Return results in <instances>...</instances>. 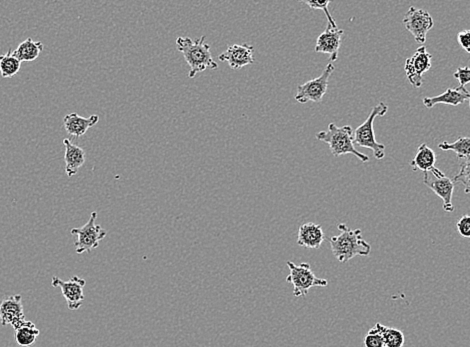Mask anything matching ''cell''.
<instances>
[{
    "mask_svg": "<svg viewBox=\"0 0 470 347\" xmlns=\"http://www.w3.org/2000/svg\"><path fill=\"white\" fill-rule=\"evenodd\" d=\"M42 50V42L33 41V38H29L26 40L22 41L13 54L20 63H31L40 56Z\"/></svg>",
    "mask_w": 470,
    "mask_h": 347,
    "instance_id": "obj_20",
    "label": "cell"
},
{
    "mask_svg": "<svg viewBox=\"0 0 470 347\" xmlns=\"http://www.w3.org/2000/svg\"><path fill=\"white\" fill-rule=\"evenodd\" d=\"M458 45L470 54V31H462L457 34Z\"/></svg>",
    "mask_w": 470,
    "mask_h": 347,
    "instance_id": "obj_30",
    "label": "cell"
},
{
    "mask_svg": "<svg viewBox=\"0 0 470 347\" xmlns=\"http://www.w3.org/2000/svg\"><path fill=\"white\" fill-rule=\"evenodd\" d=\"M325 241V234L321 225L305 223L298 228V244L309 250H318Z\"/></svg>",
    "mask_w": 470,
    "mask_h": 347,
    "instance_id": "obj_15",
    "label": "cell"
},
{
    "mask_svg": "<svg viewBox=\"0 0 470 347\" xmlns=\"http://www.w3.org/2000/svg\"><path fill=\"white\" fill-rule=\"evenodd\" d=\"M382 337L385 347H403L405 337L403 331L394 328H387L382 324Z\"/></svg>",
    "mask_w": 470,
    "mask_h": 347,
    "instance_id": "obj_24",
    "label": "cell"
},
{
    "mask_svg": "<svg viewBox=\"0 0 470 347\" xmlns=\"http://www.w3.org/2000/svg\"><path fill=\"white\" fill-rule=\"evenodd\" d=\"M289 268V275L286 282L291 283L293 287V296L295 298H305L312 287H325L328 282L323 278L317 277L308 264H301L300 266L291 261H287Z\"/></svg>",
    "mask_w": 470,
    "mask_h": 347,
    "instance_id": "obj_5",
    "label": "cell"
},
{
    "mask_svg": "<svg viewBox=\"0 0 470 347\" xmlns=\"http://www.w3.org/2000/svg\"><path fill=\"white\" fill-rule=\"evenodd\" d=\"M458 234L464 239H470V216H463L456 223Z\"/></svg>",
    "mask_w": 470,
    "mask_h": 347,
    "instance_id": "obj_28",
    "label": "cell"
},
{
    "mask_svg": "<svg viewBox=\"0 0 470 347\" xmlns=\"http://www.w3.org/2000/svg\"><path fill=\"white\" fill-rule=\"evenodd\" d=\"M98 120H99V116L97 114H93L90 118H86L79 115L76 113H68L63 118V124H65V129L68 134L75 136V138H79V136L86 134V131L91 127H95Z\"/></svg>",
    "mask_w": 470,
    "mask_h": 347,
    "instance_id": "obj_17",
    "label": "cell"
},
{
    "mask_svg": "<svg viewBox=\"0 0 470 347\" xmlns=\"http://www.w3.org/2000/svg\"><path fill=\"white\" fill-rule=\"evenodd\" d=\"M438 147L444 150V152H453L454 154L457 155L460 161L469 159L470 156V138H467V136H462L453 143L444 141V143H440Z\"/></svg>",
    "mask_w": 470,
    "mask_h": 347,
    "instance_id": "obj_22",
    "label": "cell"
},
{
    "mask_svg": "<svg viewBox=\"0 0 470 347\" xmlns=\"http://www.w3.org/2000/svg\"><path fill=\"white\" fill-rule=\"evenodd\" d=\"M334 70V65L330 63L321 76L298 86V91L294 97L296 102L301 104H307L309 102H316V104L321 102L327 91L330 77L332 76Z\"/></svg>",
    "mask_w": 470,
    "mask_h": 347,
    "instance_id": "obj_7",
    "label": "cell"
},
{
    "mask_svg": "<svg viewBox=\"0 0 470 347\" xmlns=\"http://www.w3.org/2000/svg\"><path fill=\"white\" fill-rule=\"evenodd\" d=\"M86 282L79 276H72L68 282H63L57 276H54L51 285L61 289L67 307L70 310H77L81 307L84 300L83 289Z\"/></svg>",
    "mask_w": 470,
    "mask_h": 347,
    "instance_id": "obj_11",
    "label": "cell"
},
{
    "mask_svg": "<svg viewBox=\"0 0 470 347\" xmlns=\"http://www.w3.org/2000/svg\"><path fill=\"white\" fill-rule=\"evenodd\" d=\"M431 58H432V56L426 51V47H421L416 49L414 56L406 59L405 75L410 83L414 88H421L422 83H423L422 75L430 70Z\"/></svg>",
    "mask_w": 470,
    "mask_h": 347,
    "instance_id": "obj_10",
    "label": "cell"
},
{
    "mask_svg": "<svg viewBox=\"0 0 470 347\" xmlns=\"http://www.w3.org/2000/svg\"><path fill=\"white\" fill-rule=\"evenodd\" d=\"M40 333V331L36 328L35 324L31 321H25L15 328V340L19 346H33Z\"/></svg>",
    "mask_w": 470,
    "mask_h": 347,
    "instance_id": "obj_21",
    "label": "cell"
},
{
    "mask_svg": "<svg viewBox=\"0 0 470 347\" xmlns=\"http://www.w3.org/2000/svg\"><path fill=\"white\" fill-rule=\"evenodd\" d=\"M342 34H343L342 29H333L330 25H327L325 31L317 38L316 52L330 54V63H334L339 57Z\"/></svg>",
    "mask_w": 470,
    "mask_h": 347,
    "instance_id": "obj_14",
    "label": "cell"
},
{
    "mask_svg": "<svg viewBox=\"0 0 470 347\" xmlns=\"http://www.w3.org/2000/svg\"><path fill=\"white\" fill-rule=\"evenodd\" d=\"M253 51L254 49L248 43L234 45L227 47V49L218 56V59L222 63H227L232 70H241L244 66L254 63Z\"/></svg>",
    "mask_w": 470,
    "mask_h": 347,
    "instance_id": "obj_13",
    "label": "cell"
},
{
    "mask_svg": "<svg viewBox=\"0 0 470 347\" xmlns=\"http://www.w3.org/2000/svg\"><path fill=\"white\" fill-rule=\"evenodd\" d=\"M177 49L184 54L187 65L191 66L189 79H195L198 72H204L207 68L218 70V65L211 56V45L205 42V36L197 40L191 38H180L177 40Z\"/></svg>",
    "mask_w": 470,
    "mask_h": 347,
    "instance_id": "obj_2",
    "label": "cell"
},
{
    "mask_svg": "<svg viewBox=\"0 0 470 347\" xmlns=\"http://www.w3.org/2000/svg\"><path fill=\"white\" fill-rule=\"evenodd\" d=\"M453 76L460 82V86L465 88L467 84L470 83V68L469 66L457 68Z\"/></svg>",
    "mask_w": 470,
    "mask_h": 347,
    "instance_id": "obj_29",
    "label": "cell"
},
{
    "mask_svg": "<svg viewBox=\"0 0 470 347\" xmlns=\"http://www.w3.org/2000/svg\"><path fill=\"white\" fill-rule=\"evenodd\" d=\"M341 234L330 239V246L335 259L346 264L357 257H368L371 245L364 241L362 230L351 229L346 223L337 225Z\"/></svg>",
    "mask_w": 470,
    "mask_h": 347,
    "instance_id": "obj_1",
    "label": "cell"
},
{
    "mask_svg": "<svg viewBox=\"0 0 470 347\" xmlns=\"http://www.w3.org/2000/svg\"><path fill=\"white\" fill-rule=\"evenodd\" d=\"M435 162H437L435 152L430 147H428L426 143H422L417 148V152L414 159L410 161V166L414 171L421 170L423 172H430L435 168Z\"/></svg>",
    "mask_w": 470,
    "mask_h": 347,
    "instance_id": "obj_19",
    "label": "cell"
},
{
    "mask_svg": "<svg viewBox=\"0 0 470 347\" xmlns=\"http://www.w3.org/2000/svg\"><path fill=\"white\" fill-rule=\"evenodd\" d=\"M22 63L13 56V50L9 49L6 54L0 56V73L4 79L15 76L19 72Z\"/></svg>",
    "mask_w": 470,
    "mask_h": 347,
    "instance_id": "obj_23",
    "label": "cell"
},
{
    "mask_svg": "<svg viewBox=\"0 0 470 347\" xmlns=\"http://www.w3.org/2000/svg\"><path fill=\"white\" fill-rule=\"evenodd\" d=\"M316 139L323 143H327L330 145L332 154L334 156H339L343 154H353L358 157L362 162L369 161L367 155L357 152L355 147V141H353V131L349 125L339 127L334 123H330L328 125V129L326 131H319L316 134Z\"/></svg>",
    "mask_w": 470,
    "mask_h": 347,
    "instance_id": "obj_3",
    "label": "cell"
},
{
    "mask_svg": "<svg viewBox=\"0 0 470 347\" xmlns=\"http://www.w3.org/2000/svg\"><path fill=\"white\" fill-rule=\"evenodd\" d=\"M406 31L412 34L417 43H426V35L433 27L432 17L422 8H410L403 18Z\"/></svg>",
    "mask_w": 470,
    "mask_h": 347,
    "instance_id": "obj_9",
    "label": "cell"
},
{
    "mask_svg": "<svg viewBox=\"0 0 470 347\" xmlns=\"http://www.w3.org/2000/svg\"><path fill=\"white\" fill-rule=\"evenodd\" d=\"M460 172L453 178L454 184L460 182L464 186V193L470 194V156L460 161Z\"/></svg>",
    "mask_w": 470,
    "mask_h": 347,
    "instance_id": "obj_26",
    "label": "cell"
},
{
    "mask_svg": "<svg viewBox=\"0 0 470 347\" xmlns=\"http://www.w3.org/2000/svg\"><path fill=\"white\" fill-rule=\"evenodd\" d=\"M423 184L430 188L444 202V209L446 212H453V194L454 191V181L451 178L446 177L442 171L435 168L430 172H424Z\"/></svg>",
    "mask_w": 470,
    "mask_h": 347,
    "instance_id": "obj_8",
    "label": "cell"
},
{
    "mask_svg": "<svg viewBox=\"0 0 470 347\" xmlns=\"http://www.w3.org/2000/svg\"><path fill=\"white\" fill-rule=\"evenodd\" d=\"M469 107H470V95H469Z\"/></svg>",
    "mask_w": 470,
    "mask_h": 347,
    "instance_id": "obj_31",
    "label": "cell"
},
{
    "mask_svg": "<svg viewBox=\"0 0 470 347\" xmlns=\"http://www.w3.org/2000/svg\"><path fill=\"white\" fill-rule=\"evenodd\" d=\"M97 212H92L90 220L86 225L79 228H72V234L76 235L77 239L75 241V251L79 255L95 250L99 246L100 241L106 236L107 232L97 225Z\"/></svg>",
    "mask_w": 470,
    "mask_h": 347,
    "instance_id": "obj_6",
    "label": "cell"
},
{
    "mask_svg": "<svg viewBox=\"0 0 470 347\" xmlns=\"http://www.w3.org/2000/svg\"><path fill=\"white\" fill-rule=\"evenodd\" d=\"M302 3L307 4V6H309V8L311 9H321L323 13H325L326 17H327L328 25L332 26L333 29H339V26L337 25V22L333 19L332 15H330V11H328V6L330 4V0H325V1H317V0H302Z\"/></svg>",
    "mask_w": 470,
    "mask_h": 347,
    "instance_id": "obj_27",
    "label": "cell"
},
{
    "mask_svg": "<svg viewBox=\"0 0 470 347\" xmlns=\"http://www.w3.org/2000/svg\"><path fill=\"white\" fill-rule=\"evenodd\" d=\"M387 111H389V106L384 102H380V104L376 105L375 107H373L366 120L360 127H358L353 134L355 145L373 150L374 157L378 161L384 159L385 146L376 141L375 136H374L373 122L378 116L385 115Z\"/></svg>",
    "mask_w": 470,
    "mask_h": 347,
    "instance_id": "obj_4",
    "label": "cell"
},
{
    "mask_svg": "<svg viewBox=\"0 0 470 347\" xmlns=\"http://www.w3.org/2000/svg\"><path fill=\"white\" fill-rule=\"evenodd\" d=\"M25 321L24 305L20 294L4 296L0 301V323L2 326L13 325L17 328Z\"/></svg>",
    "mask_w": 470,
    "mask_h": 347,
    "instance_id": "obj_12",
    "label": "cell"
},
{
    "mask_svg": "<svg viewBox=\"0 0 470 347\" xmlns=\"http://www.w3.org/2000/svg\"><path fill=\"white\" fill-rule=\"evenodd\" d=\"M469 95L470 92L467 90V88L458 86L456 88H448L446 92L437 95V97H424L422 102H423L426 108H432L437 104L457 106V105L464 104L467 100H469Z\"/></svg>",
    "mask_w": 470,
    "mask_h": 347,
    "instance_id": "obj_16",
    "label": "cell"
},
{
    "mask_svg": "<svg viewBox=\"0 0 470 347\" xmlns=\"http://www.w3.org/2000/svg\"><path fill=\"white\" fill-rule=\"evenodd\" d=\"M63 143L65 147V161L66 175H67L68 177H74L79 172V168L86 162V152L79 146L73 145L70 139H63Z\"/></svg>",
    "mask_w": 470,
    "mask_h": 347,
    "instance_id": "obj_18",
    "label": "cell"
},
{
    "mask_svg": "<svg viewBox=\"0 0 470 347\" xmlns=\"http://www.w3.org/2000/svg\"><path fill=\"white\" fill-rule=\"evenodd\" d=\"M364 347H385L382 337V324L378 323L367 332L364 339Z\"/></svg>",
    "mask_w": 470,
    "mask_h": 347,
    "instance_id": "obj_25",
    "label": "cell"
}]
</instances>
